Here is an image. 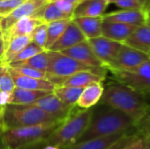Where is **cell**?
<instances>
[{"label": "cell", "mask_w": 150, "mask_h": 149, "mask_svg": "<svg viewBox=\"0 0 150 149\" xmlns=\"http://www.w3.org/2000/svg\"><path fill=\"white\" fill-rule=\"evenodd\" d=\"M99 102L123 112L134 122L136 126L150 111V105L143 94L118 81L111 82L104 88Z\"/></svg>", "instance_id": "6da1fadb"}, {"label": "cell", "mask_w": 150, "mask_h": 149, "mask_svg": "<svg viewBox=\"0 0 150 149\" xmlns=\"http://www.w3.org/2000/svg\"><path fill=\"white\" fill-rule=\"evenodd\" d=\"M95 106V108H91V122L76 143L95 138L128 133L133 129H137L134 122L123 112L104 104L96 105Z\"/></svg>", "instance_id": "7a4b0ae2"}, {"label": "cell", "mask_w": 150, "mask_h": 149, "mask_svg": "<svg viewBox=\"0 0 150 149\" xmlns=\"http://www.w3.org/2000/svg\"><path fill=\"white\" fill-rule=\"evenodd\" d=\"M76 108L48 137L45 142L47 146L62 149L76 144L79 141L91 122L92 109L76 110Z\"/></svg>", "instance_id": "3957f363"}, {"label": "cell", "mask_w": 150, "mask_h": 149, "mask_svg": "<svg viewBox=\"0 0 150 149\" xmlns=\"http://www.w3.org/2000/svg\"><path fill=\"white\" fill-rule=\"evenodd\" d=\"M62 123L54 121L38 124L31 126L10 129L0 133V139L4 146L11 149H26L43 144L52 133Z\"/></svg>", "instance_id": "277c9868"}, {"label": "cell", "mask_w": 150, "mask_h": 149, "mask_svg": "<svg viewBox=\"0 0 150 149\" xmlns=\"http://www.w3.org/2000/svg\"><path fill=\"white\" fill-rule=\"evenodd\" d=\"M48 67L47 74L48 80L56 86L68 77L80 71H90L99 76L105 77L107 69L105 68H91L80 63L79 61L63 54L61 52L47 51Z\"/></svg>", "instance_id": "5b68a950"}, {"label": "cell", "mask_w": 150, "mask_h": 149, "mask_svg": "<svg viewBox=\"0 0 150 149\" xmlns=\"http://www.w3.org/2000/svg\"><path fill=\"white\" fill-rule=\"evenodd\" d=\"M54 121L62 120L57 119L33 105H9L4 108V125L5 131Z\"/></svg>", "instance_id": "8992f818"}, {"label": "cell", "mask_w": 150, "mask_h": 149, "mask_svg": "<svg viewBox=\"0 0 150 149\" xmlns=\"http://www.w3.org/2000/svg\"><path fill=\"white\" fill-rule=\"evenodd\" d=\"M116 81L142 94L150 93V59L130 71H111Z\"/></svg>", "instance_id": "52a82bcc"}, {"label": "cell", "mask_w": 150, "mask_h": 149, "mask_svg": "<svg viewBox=\"0 0 150 149\" xmlns=\"http://www.w3.org/2000/svg\"><path fill=\"white\" fill-rule=\"evenodd\" d=\"M149 59L148 54L123 44L117 57L106 69L110 71H130L140 67Z\"/></svg>", "instance_id": "ba28073f"}, {"label": "cell", "mask_w": 150, "mask_h": 149, "mask_svg": "<svg viewBox=\"0 0 150 149\" xmlns=\"http://www.w3.org/2000/svg\"><path fill=\"white\" fill-rule=\"evenodd\" d=\"M50 0H25L18 6L10 15L0 18V32H4L11 28L18 20L27 18L35 17L37 13L46 6Z\"/></svg>", "instance_id": "9c48e42d"}, {"label": "cell", "mask_w": 150, "mask_h": 149, "mask_svg": "<svg viewBox=\"0 0 150 149\" xmlns=\"http://www.w3.org/2000/svg\"><path fill=\"white\" fill-rule=\"evenodd\" d=\"M95 54L106 68L117 57L123 43L114 41L103 36L87 40Z\"/></svg>", "instance_id": "30bf717a"}, {"label": "cell", "mask_w": 150, "mask_h": 149, "mask_svg": "<svg viewBox=\"0 0 150 149\" xmlns=\"http://www.w3.org/2000/svg\"><path fill=\"white\" fill-rule=\"evenodd\" d=\"M45 112L54 116L59 120L64 121L76 106H69L62 102L54 93H50L33 104Z\"/></svg>", "instance_id": "8fae6325"}, {"label": "cell", "mask_w": 150, "mask_h": 149, "mask_svg": "<svg viewBox=\"0 0 150 149\" xmlns=\"http://www.w3.org/2000/svg\"><path fill=\"white\" fill-rule=\"evenodd\" d=\"M61 53L88 67L105 68L103 62L95 54L88 40L81 42L78 45L64 50Z\"/></svg>", "instance_id": "7c38bea8"}, {"label": "cell", "mask_w": 150, "mask_h": 149, "mask_svg": "<svg viewBox=\"0 0 150 149\" xmlns=\"http://www.w3.org/2000/svg\"><path fill=\"white\" fill-rule=\"evenodd\" d=\"M85 40H87L86 37L72 19L69 24V25L67 26L64 32L62 33V35L51 47V48L48 51L62 52Z\"/></svg>", "instance_id": "4fadbf2b"}, {"label": "cell", "mask_w": 150, "mask_h": 149, "mask_svg": "<svg viewBox=\"0 0 150 149\" xmlns=\"http://www.w3.org/2000/svg\"><path fill=\"white\" fill-rule=\"evenodd\" d=\"M137 27L138 26L103 19L101 32L103 37L114 41L124 43Z\"/></svg>", "instance_id": "5bb4252c"}, {"label": "cell", "mask_w": 150, "mask_h": 149, "mask_svg": "<svg viewBox=\"0 0 150 149\" xmlns=\"http://www.w3.org/2000/svg\"><path fill=\"white\" fill-rule=\"evenodd\" d=\"M102 18L130 25L142 26L146 25V11L144 10H120L105 12Z\"/></svg>", "instance_id": "9a60e30c"}, {"label": "cell", "mask_w": 150, "mask_h": 149, "mask_svg": "<svg viewBox=\"0 0 150 149\" xmlns=\"http://www.w3.org/2000/svg\"><path fill=\"white\" fill-rule=\"evenodd\" d=\"M9 70H10L11 77L14 81L15 86L18 88L25 89V90H44V91L53 92L55 86H56L54 83H53L49 80L38 79V78H33V77L23 76L21 74L16 72L14 69H12L10 67H9Z\"/></svg>", "instance_id": "2e32d148"}, {"label": "cell", "mask_w": 150, "mask_h": 149, "mask_svg": "<svg viewBox=\"0 0 150 149\" xmlns=\"http://www.w3.org/2000/svg\"><path fill=\"white\" fill-rule=\"evenodd\" d=\"M41 24L43 22L36 17H27L18 20L7 31L2 32L4 44L16 37L32 35L35 28Z\"/></svg>", "instance_id": "e0dca14e"}, {"label": "cell", "mask_w": 150, "mask_h": 149, "mask_svg": "<svg viewBox=\"0 0 150 149\" xmlns=\"http://www.w3.org/2000/svg\"><path fill=\"white\" fill-rule=\"evenodd\" d=\"M110 3L105 0H81L76 6L72 19L83 17H102Z\"/></svg>", "instance_id": "ac0fdd59"}, {"label": "cell", "mask_w": 150, "mask_h": 149, "mask_svg": "<svg viewBox=\"0 0 150 149\" xmlns=\"http://www.w3.org/2000/svg\"><path fill=\"white\" fill-rule=\"evenodd\" d=\"M123 44L149 54L150 52V27L147 25L138 26Z\"/></svg>", "instance_id": "d6986e66"}, {"label": "cell", "mask_w": 150, "mask_h": 149, "mask_svg": "<svg viewBox=\"0 0 150 149\" xmlns=\"http://www.w3.org/2000/svg\"><path fill=\"white\" fill-rule=\"evenodd\" d=\"M31 42H32L31 35L16 37L10 40L5 44V50L1 61V65L8 66L14 60V58Z\"/></svg>", "instance_id": "ffe728a7"}, {"label": "cell", "mask_w": 150, "mask_h": 149, "mask_svg": "<svg viewBox=\"0 0 150 149\" xmlns=\"http://www.w3.org/2000/svg\"><path fill=\"white\" fill-rule=\"evenodd\" d=\"M73 20L80 28L87 40L102 36V17H83L73 18Z\"/></svg>", "instance_id": "44dd1931"}, {"label": "cell", "mask_w": 150, "mask_h": 149, "mask_svg": "<svg viewBox=\"0 0 150 149\" xmlns=\"http://www.w3.org/2000/svg\"><path fill=\"white\" fill-rule=\"evenodd\" d=\"M126 133H118V134L105 136V137L95 138V139H91L86 141L76 143L72 146H69L62 149H108L113 144H115L118 141H120Z\"/></svg>", "instance_id": "7402d4cb"}, {"label": "cell", "mask_w": 150, "mask_h": 149, "mask_svg": "<svg viewBox=\"0 0 150 149\" xmlns=\"http://www.w3.org/2000/svg\"><path fill=\"white\" fill-rule=\"evenodd\" d=\"M105 78L99 76L92 72L90 71H80L73 76L65 79L61 85L62 86H69V87H76L85 89L86 87L95 84V83H102Z\"/></svg>", "instance_id": "603a6c76"}, {"label": "cell", "mask_w": 150, "mask_h": 149, "mask_svg": "<svg viewBox=\"0 0 150 149\" xmlns=\"http://www.w3.org/2000/svg\"><path fill=\"white\" fill-rule=\"evenodd\" d=\"M104 93L102 83L91 84L83 89L80 98L77 101L76 106L80 109L88 110L95 106L101 99Z\"/></svg>", "instance_id": "cb8c5ba5"}, {"label": "cell", "mask_w": 150, "mask_h": 149, "mask_svg": "<svg viewBox=\"0 0 150 149\" xmlns=\"http://www.w3.org/2000/svg\"><path fill=\"white\" fill-rule=\"evenodd\" d=\"M53 92L44 91V90H25L15 87L12 91L13 99L11 105H33L40 98L50 94Z\"/></svg>", "instance_id": "d4e9b609"}, {"label": "cell", "mask_w": 150, "mask_h": 149, "mask_svg": "<svg viewBox=\"0 0 150 149\" xmlns=\"http://www.w3.org/2000/svg\"><path fill=\"white\" fill-rule=\"evenodd\" d=\"M83 89L57 85L53 93L64 104L69 106H76L77 101L80 98Z\"/></svg>", "instance_id": "484cf974"}, {"label": "cell", "mask_w": 150, "mask_h": 149, "mask_svg": "<svg viewBox=\"0 0 150 149\" xmlns=\"http://www.w3.org/2000/svg\"><path fill=\"white\" fill-rule=\"evenodd\" d=\"M8 66L11 68H29L47 73V69L48 67L47 51H44L26 61L20 62H13L9 64Z\"/></svg>", "instance_id": "4316f807"}, {"label": "cell", "mask_w": 150, "mask_h": 149, "mask_svg": "<svg viewBox=\"0 0 150 149\" xmlns=\"http://www.w3.org/2000/svg\"><path fill=\"white\" fill-rule=\"evenodd\" d=\"M40 18L43 23L48 24L54 21L62 19H72L70 17L63 13L54 4V2H49L46 6H44L35 16Z\"/></svg>", "instance_id": "83f0119b"}, {"label": "cell", "mask_w": 150, "mask_h": 149, "mask_svg": "<svg viewBox=\"0 0 150 149\" xmlns=\"http://www.w3.org/2000/svg\"><path fill=\"white\" fill-rule=\"evenodd\" d=\"M71 20L72 19H62L47 24V37L45 46L46 51H48L51 47L59 40Z\"/></svg>", "instance_id": "f1b7e54d"}, {"label": "cell", "mask_w": 150, "mask_h": 149, "mask_svg": "<svg viewBox=\"0 0 150 149\" xmlns=\"http://www.w3.org/2000/svg\"><path fill=\"white\" fill-rule=\"evenodd\" d=\"M143 138L141 133L136 132H129L126 133L120 141L108 149H142Z\"/></svg>", "instance_id": "f546056e"}, {"label": "cell", "mask_w": 150, "mask_h": 149, "mask_svg": "<svg viewBox=\"0 0 150 149\" xmlns=\"http://www.w3.org/2000/svg\"><path fill=\"white\" fill-rule=\"evenodd\" d=\"M15 83L11 77L8 66H0V91L12 92L15 89Z\"/></svg>", "instance_id": "4dcf8cb0"}, {"label": "cell", "mask_w": 150, "mask_h": 149, "mask_svg": "<svg viewBox=\"0 0 150 149\" xmlns=\"http://www.w3.org/2000/svg\"><path fill=\"white\" fill-rule=\"evenodd\" d=\"M46 51L44 48L40 47V46L36 45L35 43L33 42H31L27 47H25L15 58L14 60L11 62V63H13V62H20V61H26L42 52ZM10 63V64H11Z\"/></svg>", "instance_id": "1f68e13d"}, {"label": "cell", "mask_w": 150, "mask_h": 149, "mask_svg": "<svg viewBox=\"0 0 150 149\" xmlns=\"http://www.w3.org/2000/svg\"><path fill=\"white\" fill-rule=\"evenodd\" d=\"M32 42L45 49L47 37V24H41L35 28L32 33ZM46 50V49H45Z\"/></svg>", "instance_id": "d6a6232c"}, {"label": "cell", "mask_w": 150, "mask_h": 149, "mask_svg": "<svg viewBox=\"0 0 150 149\" xmlns=\"http://www.w3.org/2000/svg\"><path fill=\"white\" fill-rule=\"evenodd\" d=\"M25 0H1L0 1V18L10 15Z\"/></svg>", "instance_id": "836d02e7"}, {"label": "cell", "mask_w": 150, "mask_h": 149, "mask_svg": "<svg viewBox=\"0 0 150 149\" xmlns=\"http://www.w3.org/2000/svg\"><path fill=\"white\" fill-rule=\"evenodd\" d=\"M121 10H143L141 0H114L112 2Z\"/></svg>", "instance_id": "e575fe53"}, {"label": "cell", "mask_w": 150, "mask_h": 149, "mask_svg": "<svg viewBox=\"0 0 150 149\" xmlns=\"http://www.w3.org/2000/svg\"><path fill=\"white\" fill-rule=\"evenodd\" d=\"M11 68L14 69L16 72H18V73L23 75V76H25L38 78V79H46V80H48L47 74L46 72L39 71V70L33 69V68Z\"/></svg>", "instance_id": "d590c367"}, {"label": "cell", "mask_w": 150, "mask_h": 149, "mask_svg": "<svg viewBox=\"0 0 150 149\" xmlns=\"http://www.w3.org/2000/svg\"><path fill=\"white\" fill-rule=\"evenodd\" d=\"M54 2V4L57 5V7L66 15H68L69 17H70L72 18L73 16V12L75 11V8L76 6V4L70 3L69 1H65V0H55L53 1Z\"/></svg>", "instance_id": "8d00e7d4"}, {"label": "cell", "mask_w": 150, "mask_h": 149, "mask_svg": "<svg viewBox=\"0 0 150 149\" xmlns=\"http://www.w3.org/2000/svg\"><path fill=\"white\" fill-rule=\"evenodd\" d=\"M137 131L143 137L150 141V111L145 119L137 126Z\"/></svg>", "instance_id": "74e56055"}, {"label": "cell", "mask_w": 150, "mask_h": 149, "mask_svg": "<svg viewBox=\"0 0 150 149\" xmlns=\"http://www.w3.org/2000/svg\"><path fill=\"white\" fill-rule=\"evenodd\" d=\"M13 99L12 92H4L0 91V106L5 107L6 105H11Z\"/></svg>", "instance_id": "f35d334b"}, {"label": "cell", "mask_w": 150, "mask_h": 149, "mask_svg": "<svg viewBox=\"0 0 150 149\" xmlns=\"http://www.w3.org/2000/svg\"><path fill=\"white\" fill-rule=\"evenodd\" d=\"M4 108L5 107H1L0 106V133L5 131L4 125Z\"/></svg>", "instance_id": "ab89813d"}, {"label": "cell", "mask_w": 150, "mask_h": 149, "mask_svg": "<svg viewBox=\"0 0 150 149\" xmlns=\"http://www.w3.org/2000/svg\"><path fill=\"white\" fill-rule=\"evenodd\" d=\"M4 50H5V44L2 38L0 40V65H1V61H2V59H3V56L4 54Z\"/></svg>", "instance_id": "60d3db41"}, {"label": "cell", "mask_w": 150, "mask_h": 149, "mask_svg": "<svg viewBox=\"0 0 150 149\" xmlns=\"http://www.w3.org/2000/svg\"><path fill=\"white\" fill-rule=\"evenodd\" d=\"M142 135V134H141ZM142 138H143V148L142 149H150V141L149 140H148V139H146L145 137H143L142 136Z\"/></svg>", "instance_id": "b9f144b4"}, {"label": "cell", "mask_w": 150, "mask_h": 149, "mask_svg": "<svg viewBox=\"0 0 150 149\" xmlns=\"http://www.w3.org/2000/svg\"><path fill=\"white\" fill-rule=\"evenodd\" d=\"M143 10L145 11H150V0H145L144 5H143Z\"/></svg>", "instance_id": "7bdbcfd3"}, {"label": "cell", "mask_w": 150, "mask_h": 149, "mask_svg": "<svg viewBox=\"0 0 150 149\" xmlns=\"http://www.w3.org/2000/svg\"><path fill=\"white\" fill-rule=\"evenodd\" d=\"M146 25L150 27V11H146Z\"/></svg>", "instance_id": "ee69618b"}, {"label": "cell", "mask_w": 150, "mask_h": 149, "mask_svg": "<svg viewBox=\"0 0 150 149\" xmlns=\"http://www.w3.org/2000/svg\"><path fill=\"white\" fill-rule=\"evenodd\" d=\"M50 1L53 2V1H55V0H50ZM65 1H69V2L73 3V4H77L80 2V0H65Z\"/></svg>", "instance_id": "f6af8a7d"}, {"label": "cell", "mask_w": 150, "mask_h": 149, "mask_svg": "<svg viewBox=\"0 0 150 149\" xmlns=\"http://www.w3.org/2000/svg\"><path fill=\"white\" fill-rule=\"evenodd\" d=\"M43 149H60V148H56V147H54V146H46V147H45Z\"/></svg>", "instance_id": "bcb514c9"}, {"label": "cell", "mask_w": 150, "mask_h": 149, "mask_svg": "<svg viewBox=\"0 0 150 149\" xmlns=\"http://www.w3.org/2000/svg\"><path fill=\"white\" fill-rule=\"evenodd\" d=\"M1 149H11V148H8V147H6V146H3Z\"/></svg>", "instance_id": "7dc6e473"}, {"label": "cell", "mask_w": 150, "mask_h": 149, "mask_svg": "<svg viewBox=\"0 0 150 149\" xmlns=\"http://www.w3.org/2000/svg\"><path fill=\"white\" fill-rule=\"evenodd\" d=\"M4 146V144L2 143V141H1V139H0V149L2 148V147Z\"/></svg>", "instance_id": "c3c4849f"}, {"label": "cell", "mask_w": 150, "mask_h": 149, "mask_svg": "<svg viewBox=\"0 0 150 149\" xmlns=\"http://www.w3.org/2000/svg\"><path fill=\"white\" fill-rule=\"evenodd\" d=\"M105 1H107L108 3H110V4H112V2H113L114 0H105Z\"/></svg>", "instance_id": "681fc988"}, {"label": "cell", "mask_w": 150, "mask_h": 149, "mask_svg": "<svg viewBox=\"0 0 150 149\" xmlns=\"http://www.w3.org/2000/svg\"><path fill=\"white\" fill-rule=\"evenodd\" d=\"M2 38H3V34H2V32H0V40H1Z\"/></svg>", "instance_id": "f907efd6"}, {"label": "cell", "mask_w": 150, "mask_h": 149, "mask_svg": "<svg viewBox=\"0 0 150 149\" xmlns=\"http://www.w3.org/2000/svg\"><path fill=\"white\" fill-rule=\"evenodd\" d=\"M141 1H142V2L143 3V5H144V3H145V0H141Z\"/></svg>", "instance_id": "816d5d0a"}, {"label": "cell", "mask_w": 150, "mask_h": 149, "mask_svg": "<svg viewBox=\"0 0 150 149\" xmlns=\"http://www.w3.org/2000/svg\"><path fill=\"white\" fill-rule=\"evenodd\" d=\"M149 57H150V52H149Z\"/></svg>", "instance_id": "f5cc1de1"}, {"label": "cell", "mask_w": 150, "mask_h": 149, "mask_svg": "<svg viewBox=\"0 0 150 149\" xmlns=\"http://www.w3.org/2000/svg\"><path fill=\"white\" fill-rule=\"evenodd\" d=\"M0 66H1V65H0Z\"/></svg>", "instance_id": "db71d44e"}, {"label": "cell", "mask_w": 150, "mask_h": 149, "mask_svg": "<svg viewBox=\"0 0 150 149\" xmlns=\"http://www.w3.org/2000/svg\"><path fill=\"white\" fill-rule=\"evenodd\" d=\"M80 1H81V0H80Z\"/></svg>", "instance_id": "11a10c76"}]
</instances>
